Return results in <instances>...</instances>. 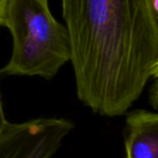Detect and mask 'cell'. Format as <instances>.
<instances>
[{
  "mask_svg": "<svg viewBox=\"0 0 158 158\" xmlns=\"http://www.w3.org/2000/svg\"><path fill=\"white\" fill-rule=\"evenodd\" d=\"M7 2H8V0H0V26H2V22H3V19H4Z\"/></svg>",
  "mask_w": 158,
  "mask_h": 158,
  "instance_id": "52a82bcc",
  "label": "cell"
},
{
  "mask_svg": "<svg viewBox=\"0 0 158 158\" xmlns=\"http://www.w3.org/2000/svg\"><path fill=\"white\" fill-rule=\"evenodd\" d=\"M126 158H158V115L137 109L126 118Z\"/></svg>",
  "mask_w": 158,
  "mask_h": 158,
  "instance_id": "277c9868",
  "label": "cell"
},
{
  "mask_svg": "<svg viewBox=\"0 0 158 158\" xmlns=\"http://www.w3.org/2000/svg\"><path fill=\"white\" fill-rule=\"evenodd\" d=\"M80 101L119 117L158 77V0H62Z\"/></svg>",
  "mask_w": 158,
  "mask_h": 158,
  "instance_id": "6da1fadb",
  "label": "cell"
},
{
  "mask_svg": "<svg viewBox=\"0 0 158 158\" xmlns=\"http://www.w3.org/2000/svg\"><path fill=\"white\" fill-rule=\"evenodd\" d=\"M72 129V122L66 118L7 122L0 134V158H51Z\"/></svg>",
  "mask_w": 158,
  "mask_h": 158,
  "instance_id": "3957f363",
  "label": "cell"
},
{
  "mask_svg": "<svg viewBox=\"0 0 158 158\" xmlns=\"http://www.w3.org/2000/svg\"><path fill=\"white\" fill-rule=\"evenodd\" d=\"M2 26L13 38V50L1 73L54 78L70 61L66 26L51 14L47 0H8Z\"/></svg>",
  "mask_w": 158,
  "mask_h": 158,
  "instance_id": "7a4b0ae2",
  "label": "cell"
},
{
  "mask_svg": "<svg viewBox=\"0 0 158 158\" xmlns=\"http://www.w3.org/2000/svg\"><path fill=\"white\" fill-rule=\"evenodd\" d=\"M157 93H158V86H157V79H155L154 84L151 87L150 91V97H151V103L154 106V108H157Z\"/></svg>",
  "mask_w": 158,
  "mask_h": 158,
  "instance_id": "5b68a950",
  "label": "cell"
},
{
  "mask_svg": "<svg viewBox=\"0 0 158 158\" xmlns=\"http://www.w3.org/2000/svg\"><path fill=\"white\" fill-rule=\"evenodd\" d=\"M1 71H0V75H1ZM8 121H6V118H5V114H4V110H3V106H2V102H1V97H0V134L3 131V130L5 129L6 125L7 124Z\"/></svg>",
  "mask_w": 158,
  "mask_h": 158,
  "instance_id": "8992f818",
  "label": "cell"
}]
</instances>
